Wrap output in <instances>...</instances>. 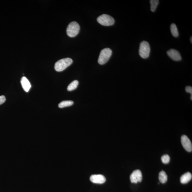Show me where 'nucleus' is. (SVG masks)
Listing matches in <instances>:
<instances>
[{
  "instance_id": "ddd939ff",
  "label": "nucleus",
  "mask_w": 192,
  "mask_h": 192,
  "mask_svg": "<svg viewBox=\"0 0 192 192\" xmlns=\"http://www.w3.org/2000/svg\"><path fill=\"white\" fill-rule=\"evenodd\" d=\"M74 102L72 101H63L58 104V107L60 108L63 107L71 106L74 104Z\"/></svg>"
},
{
  "instance_id": "4468645a",
  "label": "nucleus",
  "mask_w": 192,
  "mask_h": 192,
  "mask_svg": "<svg viewBox=\"0 0 192 192\" xmlns=\"http://www.w3.org/2000/svg\"><path fill=\"white\" fill-rule=\"evenodd\" d=\"M170 30L172 35L174 37H176L179 36L178 29L175 24H172L171 25Z\"/></svg>"
},
{
  "instance_id": "6ab92c4d",
  "label": "nucleus",
  "mask_w": 192,
  "mask_h": 192,
  "mask_svg": "<svg viewBox=\"0 0 192 192\" xmlns=\"http://www.w3.org/2000/svg\"><path fill=\"white\" fill-rule=\"evenodd\" d=\"M185 90L186 92H188L191 94V95H192V88L191 86H187L185 88Z\"/></svg>"
},
{
  "instance_id": "aec40b11",
  "label": "nucleus",
  "mask_w": 192,
  "mask_h": 192,
  "mask_svg": "<svg viewBox=\"0 0 192 192\" xmlns=\"http://www.w3.org/2000/svg\"><path fill=\"white\" fill-rule=\"evenodd\" d=\"M190 41H191V43H192V36L191 37V38H190Z\"/></svg>"
},
{
  "instance_id": "f03ea898",
  "label": "nucleus",
  "mask_w": 192,
  "mask_h": 192,
  "mask_svg": "<svg viewBox=\"0 0 192 192\" xmlns=\"http://www.w3.org/2000/svg\"><path fill=\"white\" fill-rule=\"evenodd\" d=\"M150 46L148 42L143 41L140 45L139 53L142 58L146 59L149 57L150 53Z\"/></svg>"
},
{
  "instance_id": "a211bd4d",
  "label": "nucleus",
  "mask_w": 192,
  "mask_h": 192,
  "mask_svg": "<svg viewBox=\"0 0 192 192\" xmlns=\"http://www.w3.org/2000/svg\"><path fill=\"white\" fill-rule=\"evenodd\" d=\"M6 98L5 97L4 95L0 96V105L2 104L5 102Z\"/></svg>"
},
{
  "instance_id": "7ed1b4c3",
  "label": "nucleus",
  "mask_w": 192,
  "mask_h": 192,
  "mask_svg": "<svg viewBox=\"0 0 192 192\" xmlns=\"http://www.w3.org/2000/svg\"><path fill=\"white\" fill-rule=\"evenodd\" d=\"M112 53V50L110 48H105L102 50L99 55L98 60L99 64L102 65L106 63L110 59Z\"/></svg>"
},
{
  "instance_id": "f3484780",
  "label": "nucleus",
  "mask_w": 192,
  "mask_h": 192,
  "mask_svg": "<svg viewBox=\"0 0 192 192\" xmlns=\"http://www.w3.org/2000/svg\"><path fill=\"white\" fill-rule=\"evenodd\" d=\"M161 160H162V162L164 164H167L170 162V158L168 155L165 154V155L162 156V158H161Z\"/></svg>"
},
{
  "instance_id": "0eeeda50",
  "label": "nucleus",
  "mask_w": 192,
  "mask_h": 192,
  "mask_svg": "<svg viewBox=\"0 0 192 192\" xmlns=\"http://www.w3.org/2000/svg\"><path fill=\"white\" fill-rule=\"evenodd\" d=\"M181 142L184 149L188 152L192 151V145L191 141L186 135H184L181 137Z\"/></svg>"
},
{
  "instance_id": "1a4fd4ad",
  "label": "nucleus",
  "mask_w": 192,
  "mask_h": 192,
  "mask_svg": "<svg viewBox=\"0 0 192 192\" xmlns=\"http://www.w3.org/2000/svg\"><path fill=\"white\" fill-rule=\"evenodd\" d=\"M90 180L94 183L102 184L105 183L106 178L105 177L102 175H93L90 177Z\"/></svg>"
},
{
  "instance_id": "9d476101",
  "label": "nucleus",
  "mask_w": 192,
  "mask_h": 192,
  "mask_svg": "<svg viewBox=\"0 0 192 192\" xmlns=\"http://www.w3.org/2000/svg\"><path fill=\"white\" fill-rule=\"evenodd\" d=\"M21 84L23 89L26 92H28L31 87L30 83L25 76H23L21 80Z\"/></svg>"
},
{
  "instance_id": "6e6552de",
  "label": "nucleus",
  "mask_w": 192,
  "mask_h": 192,
  "mask_svg": "<svg viewBox=\"0 0 192 192\" xmlns=\"http://www.w3.org/2000/svg\"><path fill=\"white\" fill-rule=\"evenodd\" d=\"M167 55L175 61H180L181 60V57L179 52L175 49H170L167 52Z\"/></svg>"
},
{
  "instance_id": "f257e3e1",
  "label": "nucleus",
  "mask_w": 192,
  "mask_h": 192,
  "mask_svg": "<svg viewBox=\"0 0 192 192\" xmlns=\"http://www.w3.org/2000/svg\"><path fill=\"white\" fill-rule=\"evenodd\" d=\"M73 60L71 58H67L60 60L55 63V69L57 71H63L72 64Z\"/></svg>"
},
{
  "instance_id": "423d86ee",
  "label": "nucleus",
  "mask_w": 192,
  "mask_h": 192,
  "mask_svg": "<svg viewBox=\"0 0 192 192\" xmlns=\"http://www.w3.org/2000/svg\"><path fill=\"white\" fill-rule=\"evenodd\" d=\"M130 179L132 183H137L142 179V173L139 170H135L130 175Z\"/></svg>"
},
{
  "instance_id": "39448f33",
  "label": "nucleus",
  "mask_w": 192,
  "mask_h": 192,
  "mask_svg": "<svg viewBox=\"0 0 192 192\" xmlns=\"http://www.w3.org/2000/svg\"><path fill=\"white\" fill-rule=\"evenodd\" d=\"M97 22L101 25L105 26L113 25L115 23L114 19L111 16L107 14H102L97 19Z\"/></svg>"
},
{
  "instance_id": "9b49d317",
  "label": "nucleus",
  "mask_w": 192,
  "mask_h": 192,
  "mask_svg": "<svg viewBox=\"0 0 192 192\" xmlns=\"http://www.w3.org/2000/svg\"><path fill=\"white\" fill-rule=\"evenodd\" d=\"M192 175L191 174L188 172L184 174L180 178V182L183 184H186L191 180Z\"/></svg>"
},
{
  "instance_id": "dca6fc26",
  "label": "nucleus",
  "mask_w": 192,
  "mask_h": 192,
  "mask_svg": "<svg viewBox=\"0 0 192 192\" xmlns=\"http://www.w3.org/2000/svg\"><path fill=\"white\" fill-rule=\"evenodd\" d=\"M151 3V9L152 12H154L156 10L157 6L159 4L158 0H151L150 1Z\"/></svg>"
},
{
  "instance_id": "20e7f679",
  "label": "nucleus",
  "mask_w": 192,
  "mask_h": 192,
  "mask_svg": "<svg viewBox=\"0 0 192 192\" xmlns=\"http://www.w3.org/2000/svg\"><path fill=\"white\" fill-rule=\"evenodd\" d=\"M79 30V24L76 22H72L68 26L67 29V33L70 37H74L78 34Z\"/></svg>"
},
{
  "instance_id": "f8f14e48",
  "label": "nucleus",
  "mask_w": 192,
  "mask_h": 192,
  "mask_svg": "<svg viewBox=\"0 0 192 192\" xmlns=\"http://www.w3.org/2000/svg\"><path fill=\"white\" fill-rule=\"evenodd\" d=\"M159 179L160 183L164 184L166 183L167 180V177L166 172L162 170L159 172Z\"/></svg>"
},
{
  "instance_id": "2eb2a0df",
  "label": "nucleus",
  "mask_w": 192,
  "mask_h": 192,
  "mask_svg": "<svg viewBox=\"0 0 192 192\" xmlns=\"http://www.w3.org/2000/svg\"><path fill=\"white\" fill-rule=\"evenodd\" d=\"M78 84L79 82L78 81L75 80L73 81L68 86L67 90L69 91H71L75 90L77 88Z\"/></svg>"
},
{
  "instance_id": "412c9836",
  "label": "nucleus",
  "mask_w": 192,
  "mask_h": 192,
  "mask_svg": "<svg viewBox=\"0 0 192 192\" xmlns=\"http://www.w3.org/2000/svg\"><path fill=\"white\" fill-rule=\"evenodd\" d=\"M192 95H191V97H190V98H191V100H192Z\"/></svg>"
}]
</instances>
